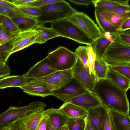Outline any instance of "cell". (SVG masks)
I'll return each instance as SVG.
<instances>
[{"instance_id": "1", "label": "cell", "mask_w": 130, "mask_h": 130, "mask_svg": "<svg viewBox=\"0 0 130 130\" xmlns=\"http://www.w3.org/2000/svg\"><path fill=\"white\" fill-rule=\"evenodd\" d=\"M92 92L106 109L129 115L126 91L117 87L107 78L96 81Z\"/></svg>"}, {"instance_id": "2", "label": "cell", "mask_w": 130, "mask_h": 130, "mask_svg": "<svg viewBox=\"0 0 130 130\" xmlns=\"http://www.w3.org/2000/svg\"><path fill=\"white\" fill-rule=\"evenodd\" d=\"M42 11V15L37 19L38 24L52 23L66 19L78 11L73 8L69 3L64 0L40 7Z\"/></svg>"}, {"instance_id": "3", "label": "cell", "mask_w": 130, "mask_h": 130, "mask_svg": "<svg viewBox=\"0 0 130 130\" xmlns=\"http://www.w3.org/2000/svg\"><path fill=\"white\" fill-rule=\"evenodd\" d=\"M60 37H66L78 43L90 46L93 40L71 21L64 19L52 23L51 27Z\"/></svg>"}, {"instance_id": "4", "label": "cell", "mask_w": 130, "mask_h": 130, "mask_svg": "<svg viewBox=\"0 0 130 130\" xmlns=\"http://www.w3.org/2000/svg\"><path fill=\"white\" fill-rule=\"evenodd\" d=\"M46 105L38 101L21 107L11 106L0 114V127H7L16 121L41 109L44 108Z\"/></svg>"}, {"instance_id": "5", "label": "cell", "mask_w": 130, "mask_h": 130, "mask_svg": "<svg viewBox=\"0 0 130 130\" xmlns=\"http://www.w3.org/2000/svg\"><path fill=\"white\" fill-rule=\"evenodd\" d=\"M46 57L51 67L57 71L72 69L77 58L74 52L61 46L49 53Z\"/></svg>"}, {"instance_id": "6", "label": "cell", "mask_w": 130, "mask_h": 130, "mask_svg": "<svg viewBox=\"0 0 130 130\" xmlns=\"http://www.w3.org/2000/svg\"><path fill=\"white\" fill-rule=\"evenodd\" d=\"M103 59L108 66L130 64V45L113 42L104 54Z\"/></svg>"}, {"instance_id": "7", "label": "cell", "mask_w": 130, "mask_h": 130, "mask_svg": "<svg viewBox=\"0 0 130 130\" xmlns=\"http://www.w3.org/2000/svg\"><path fill=\"white\" fill-rule=\"evenodd\" d=\"M66 19L74 23L93 41L102 34L101 29L94 22L82 12L78 11Z\"/></svg>"}, {"instance_id": "8", "label": "cell", "mask_w": 130, "mask_h": 130, "mask_svg": "<svg viewBox=\"0 0 130 130\" xmlns=\"http://www.w3.org/2000/svg\"><path fill=\"white\" fill-rule=\"evenodd\" d=\"M89 91L74 78L61 88L52 91V95L65 102Z\"/></svg>"}, {"instance_id": "9", "label": "cell", "mask_w": 130, "mask_h": 130, "mask_svg": "<svg viewBox=\"0 0 130 130\" xmlns=\"http://www.w3.org/2000/svg\"><path fill=\"white\" fill-rule=\"evenodd\" d=\"M72 70L73 77L88 91L92 92L96 82L95 79L78 57Z\"/></svg>"}, {"instance_id": "10", "label": "cell", "mask_w": 130, "mask_h": 130, "mask_svg": "<svg viewBox=\"0 0 130 130\" xmlns=\"http://www.w3.org/2000/svg\"><path fill=\"white\" fill-rule=\"evenodd\" d=\"M41 31L36 27L30 30L20 32L12 42V49L11 54L34 44L35 39Z\"/></svg>"}, {"instance_id": "11", "label": "cell", "mask_w": 130, "mask_h": 130, "mask_svg": "<svg viewBox=\"0 0 130 130\" xmlns=\"http://www.w3.org/2000/svg\"><path fill=\"white\" fill-rule=\"evenodd\" d=\"M73 76L72 69L56 71L43 78L48 89L53 91L58 90L70 81Z\"/></svg>"}, {"instance_id": "12", "label": "cell", "mask_w": 130, "mask_h": 130, "mask_svg": "<svg viewBox=\"0 0 130 130\" xmlns=\"http://www.w3.org/2000/svg\"><path fill=\"white\" fill-rule=\"evenodd\" d=\"M20 88L29 95L43 97L52 95V91L43 78L34 79Z\"/></svg>"}, {"instance_id": "13", "label": "cell", "mask_w": 130, "mask_h": 130, "mask_svg": "<svg viewBox=\"0 0 130 130\" xmlns=\"http://www.w3.org/2000/svg\"><path fill=\"white\" fill-rule=\"evenodd\" d=\"M64 102H68L75 105L86 111L101 105L98 98L92 92L89 91L69 99Z\"/></svg>"}, {"instance_id": "14", "label": "cell", "mask_w": 130, "mask_h": 130, "mask_svg": "<svg viewBox=\"0 0 130 130\" xmlns=\"http://www.w3.org/2000/svg\"><path fill=\"white\" fill-rule=\"evenodd\" d=\"M56 71L51 67L46 57L36 63L23 75L28 78L37 79L45 77Z\"/></svg>"}, {"instance_id": "15", "label": "cell", "mask_w": 130, "mask_h": 130, "mask_svg": "<svg viewBox=\"0 0 130 130\" xmlns=\"http://www.w3.org/2000/svg\"><path fill=\"white\" fill-rule=\"evenodd\" d=\"M107 109L102 105L87 111V118L94 130H103Z\"/></svg>"}, {"instance_id": "16", "label": "cell", "mask_w": 130, "mask_h": 130, "mask_svg": "<svg viewBox=\"0 0 130 130\" xmlns=\"http://www.w3.org/2000/svg\"><path fill=\"white\" fill-rule=\"evenodd\" d=\"M113 42V37L108 32L102 33L100 37L94 40L90 46L95 54L96 59H102L106 51Z\"/></svg>"}, {"instance_id": "17", "label": "cell", "mask_w": 130, "mask_h": 130, "mask_svg": "<svg viewBox=\"0 0 130 130\" xmlns=\"http://www.w3.org/2000/svg\"><path fill=\"white\" fill-rule=\"evenodd\" d=\"M43 116L46 117L56 130H60L66 125L69 118L60 112L58 109L52 108L44 110Z\"/></svg>"}, {"instance_id": "18", "label": "cell", "mask_w": 130, "mask_h": 130, "mask_svg": "<svg viewBox=\"0 0 130 130\" xmlns=\"http://www.w3.org/2000/svg\"><path fill=\"white\" fill-rule=\"evenodd\" d=\"M58 109L69 118H79L85 120L87 116V111L77 105L68 102H64Z\"/></svg>"}, {"instance_id": "19", "label": "cell", "mask_w": 130, "mask_h": 130, "mask_svg": "<svg viewBox=\"0 0 130 130\" xmlns=\"http://www.w3.org/2000/svg\"><path fill=\"white\" fill-rule=\"evenodd\" d=\"M106 78L124 91H127L130 88V79L108 67Z\"/></svg>"}, {"instance_id": "20", "label": "cell", "mask_w": 130, "mask_h": 130, "mask_svg": "<svg viewBox=\"0 0 130 130\" xmlns=\"http://www.w3.org/2000/svg\"><path fill=\"white\" fill-rule=\"evenodd\" d=\"M34 79L22 75L8 76L0 79V89L11 87H20Z\"/></svg>"}, {"instance_id": "21", "label": "cell", "mask_w": 130, "mask_h": 130, "mask_svg": "<svg viewBox=\"0 0 130 130\" xmlns=\"http://www.w3.org/2000/svg\"><path fill=\"white\" fill-rule=\"evenodd\" d=\"M44 108L41 109L20 120L28 130H36L43 117Z\"/></svg>"}, {"instance_id": "22", "label": "cell", "mask_w": 130, "mask_h": 130, "mask_svg": "<svg viewBox=\"0 0 130 130\" xmlns=\"http://www.w3.org/2000/svg\"><path fill=\"white\" fill-rule=\"evenodd\" d=\"M11 18L20 32L33 29L38 24L37 19L26 16L14 17Z\"/></svg>"}, {"instance_id": "23", "label": "cell", "mask_w": 130, "mask_h": 130, "mask_svg": "<svg viewBox=\"0 0 130 130\" xmlns=\"http://www.w3.org/2000/svg\"><path fill=\"white\" fill-rule=\"evenodd\" d=\"M108 110L117 130H130L129 115Z\"/></svg>"}, {"instance_id": "24", "label": "cell", "mask_w": 130, "mask_h": 130, "mask_svg": "<svg viewBox=\"0 0 130 130\" xmlns=\"http://www.w3.org/2000/svg\"><path fill=\"white\" fill-rule=\"evenodd\" d=\"M36 27L41 31L34 41V44H42L48 40L60 37L59 34L52 28L46 27L43 24H38Z\"/></svg>"}, {"instance_id": "25", "label": "cell", "mask_w": 130, "mask_h": 130, "mask_svg": "<svg viewBox=\"0 0 130 130\" xmlns=\"http://www.w3.org/2000/svg\"><path fill=\"white\" fill-rule=\"evenodd\" d=\"M94 13L96 21L102 33L108 32L111 35H113L120 32L96 9Z\"/></svg>"}, {"instance_id": "26", "label": "cell", "mask_w": 130, "mask_h": 130, "mask_svg": "<svg viewBox=\"0 0 130 130\" xmlns=\"http://www.w3.org/2000/svg\"><path fill=\"white\" fill-rule=\"evenodd\" d=\"M95 8H107L124 5L129 6L128 0H92Z\"/></svg>"}, {"instance_id": "27", "label": "cell", "mask_w": 130, "mask_h": 130, "mask_svg": "<svg viewBox=\"0 0 130 130\" xmlns=\"http://www.w3.org/2000/svg\"><path fill=\"white\" fill-rule=\"evenodd\" d=\"M108 69V65L102 58L95 59L94 65V72L96 81L98 80L106 78Z\"/></svg>"}, {"instance_id": "28", "label": "cell", "mask_w": 130, "mask_h": 130, "mask_svg": "<svg viewBox=\"0 0 130 130\" xmlns=\"http://www.w3.org/2000/svg\"><path fill=\"white\" fill-rule=\"evenodd\" d=\"M103 15L109 13L116 14L124 15L130 17V6H120L107 8H95Z\"/></svg>"}, {"instance_id": "29", "label": "cell", "mask_w": 130, "mask_h": 130, "mask_svg": "<svg viewBox=\"0 0 130 130\" xmlns=\"http://www.w3.org/2000/svg\"><path fill=\"white\" fill-rule=\"evenodd\" d=\"M103 15L108 21L119 31L123 23L126 19L130 18L124 15L114 13L108 14Z\"/></svg>"}, {"instance_id": "30", "label": "cell", "mask_w": 130, "mask_h": 130, "mask_svg": "<svg viewBox=\"0 0 130 130\" xmlns=\"http://www.w3.org/2000/svg\"><path fill=\"white\" fill-rule=\"evenodd\" d=\"M18 8L22 14L29 17L37 19L42 14V11L39 7L26 6Z\"/></svg>"}, {"instance_id": "31", "label": "cell", "mask_w": 130, "mask_h": 130, "mask_svg": "<svg viewBox=\"0 0 130 130\" xmlns=\"http://www.w3.org/2000/svg\"><path fill=\"white\" fill-rule=\"evenodd\" d=\"M20 32H11L8 31L2 23H0V43L6 44L12 42Z\"/></svg>"}, {"instance_id": "32", "label": "cell", "mask_w": 130, "mask_h": 130, "mask_svg": "<svg viewBox=\"0 0 130 130\" xmlns=\"http://www.w3.org/2000/svg\"><path fill=\"white\" fill-rule=\"evenodd\" d=\"M66 125L68 130H85V120L79 118H69Z\"/></svg>"}, {"instance_id": "33", "label": "cell", "mask_w": 130, "mask_h": 130, "mask_svg": "<svg viewBox=\"0 0 130 130\" xmlns=\"http://www.w3.org/2000/svg\"><path fill=\"white\" fill-rule=\"evenodd\" d=\"M0 23H2L6 30L9 32H20L11 18L9 17L0 15Z\"/></svg>"}, {"instance_id": "34", "label": "cell", "mask_w": 130, "mask_h": 130, "mask_svg": "<svg viewBox=\"0 0 130 130\" xmlns=\"http://www.w3.org/2000/svg\"><path fill=\"white\" fill-rule=\"evenodd\" d=\"M111 35L114 42L130 45V30Z\"/></svg>"}, {"instance_id": "35", "label": "cell", "mask_w": 130, "mask_h": 130, "mask_svg": "<svg viewBox=\"0 0 130 130\" xmlns=\"http://www.w3.org/2000/svg\"><path fill=\"white\" fill-rule=\"evenodd\" d=\"M87 47L88 55L87 63L89 68V73L95 79L94 65L96 56L92 47L90 46H87Z\"/></svg>"}, {"instance_id": "36", "label": "cell", "mask_w": 130, "mask_h": 130, "mask_svg": "<svg viewBox=\"0 0 130 130\" xmlns=\"http://www.w3.org/2000/svg\"><path fill=\"white\" fill-rule=\"evenodd\" d=\"M74 52L77 56L79 58L84 66L89 73V68L87 63L88 55L87 46H79L76 48Z\"/></svg>"}, {"instance_id": "37", "label": "cell", "mask_w": 130, "mask_h": 130, "mask_svg": "<svg viewBox=\"0 0 130 130\" xmlns=\"http://www.w3.org/2000/svg\"><path fill=\"white\" fill-rule=\"evenodd\" d=\"M0 15L7 16L10 18L26 16L20 12L18 8L13 9L1 6H0Z\"/></svg>"}, {"instance_id": "38", "label": "cell", "mask_w": 130, "mask_h": 130, "mask_svg": "<svg viewBox=\"0 0 130 130\" xmlns=\"http://www.w3.org/2000/svg\"><path fill=\"white\" fill-rule=\"evenodd\" d=\"M12 49L11 42L6 44L0 43V55L6 63L11 55Z\"/></svg>"}, {"instance_id": "39", "label": "cell", "mask_w": 130, "mask_h": 130, "mask_svg": "<svg viewBox=\"0 0 130 130\" xmlns=\"http://www.w3.org/2000/svg\"><path fill=\"white\" fill-rule=\"evenodd\" d=\"M108 67L130 79V64L126 65L108 66Z\"/></svg>"}, {"instance_id": "40", "label": "cell", "mask_w": 130, "mask_h": 130, "mask_svg": "<svg viewBox=\"0 0 130 130\" xmlns=\"http://www.w3.org/2000/svg\"><path fill=\"white\" fill-rule=\"evenodd\" d=\"M103 130H117L108 109H107Z\"/></svg>"}, {"instance_id": "41", "label": "cell", "mask_w": 130, "mask_h": 130, "mask_svg": "<svg viewBox=\"0 0 130 130\" xmlns=\"http://www.w3.org/2000/svg\"><path fill=\"white\" fill-rule=\"evenodd\" d=\"M60 0H36L28 6L38 7H41L58 2Z\"/></svg>"}, {"instance_id": "42", "label": "cell", "mask_w": 130, "mask_h": 130, "mask_svg": "<svg viewBox=\"0 0 130 130\" xmlns=\"http://www.w3.org/2000/svg\"><path fill=\"white\" fill-rule=\"evenodd\" d=\"M8 127L10 130H28L22 124L20 120L15 121Z\"/></svg>"}, {"instance_id": "43", "label": "cell", "mask_w": 130, "mask_h": 130, "mask_svg": "<svg viewBox=\"0 0 130 130\" xmlns=\"http://www.w3.org/2000/svg\"><path fill=\"white\" fill-rule=\"evenodd\" d=\"M36 0H13L11 2L17 7L28 6Z\"/></svg>"}, {"instance_id": "44", "label": "cell", "mask_w": 130, "mask_h": 130, "mask_svg": "<svg viewBox=\"0 0 130 130\" xmlns=\"http://www.w3.org/2000/svg\"><path fill=\"white\" fill-rule=\"evenodd\" d=\"M10 70L9 67L6 64L4 67H0V78L9 76Z\"/></svg>"}, {"instance_id": "45", "label": "cell", "mask_w": 130, "mask_h": 130, "mask_svg": "<svg viewBox=\"0 0 130 130\" xmlns=\"http://www.w3.org/2000/svg\"><path fill=\"white\" fill-rule=\"evenodd\" d=\"M71 2L77 5H84L88 7L92 4V0H69Z\"/></svg>"}, {"instance_id": "46", "label": "cell", "mask_w": 130, "mask_h": 130, "mask_svg": "<svg viewBox=\"0 0 130 130\" xmlns=\"http://www.w3.org/2000/svg\"><path fill=\"white\" fill-rule=\"evenodd\" d=\"M130 18L126 19L122 24L119 31L120 32L130 30Z\"/></svg>"}, {"instance_id": "47", "label": "cell", "mask_w": 130, "mask_h": 130, "mask_svg": "<svg viewBox=\"0 0 130 130\" xmlns=\"http://www.w3.org/2000/svg\"><path fill=\"white\" fill-rule=\"evenodd\" d=\"M47 122V118L46 117L43 116L36 130H46Z\"/></svg>"}, {"instance_id": "48", "label": "cell", "mask_w": 130, "mask_h": 130, "mask_svg": "<svg viewBox=\"0 0 130 130\" xmlns=\"http://www.w3.org/2000/svg\"><path fill=\"white\" fill-rule=\"evenodd\" d=\"M0 6L13 9L18 8L11 2L8 0H0Z\"/></svg>"}, {"instance_id": "49", "label": "cell", "mask_w": 130, "mask_h": 130, "mask_svg": "<svg viewBox=\"0 0 130 130\" xmlns=\"http://www.w3.org/2000/svg\"><path fill=\"white\" fill-rule=\"evenodd\" d=\"M85 130H94L91 126L87 118L85 119Z\"/></svg>"}, {"instance_id": "50", "label": "cell", "mask_w": 130, "mask_h": 130, "mask_svg": "<svg viewBox=\"0 0 130 130\" xmlns=\"http://www.w3.org/2000/svg\"><path fill=\"white\" fill-rule=\"evenodd\" d=\"M46 130H56L52 125L47 120V127Z\"/></svg>"}, {"instance_id": "51", "label": "cell", "mask_w": 130, "mask_h": 130, "mask_svg": "<svg viewBox=\"0 0 130 130\" xmlns=\"http://www.w3.org/2000/svg\"><path fill=\"white\" fill-rule=\"evenodd\" d=\"M6 64V63L5 62L3 58L0 55V67H4Z\"/></svg>"}, {"instance_id": "52", "label": "cell", "mask_w": 130, "mask_h": 130, "mask_svg": "<svg viewBox=\"0 0 130 130\" xmlns=\"http://www.w3.org/2000/svg\"><path fill=\"white\" fill-rule=\"evenodd\" d=\"M60 130H68V129L67 126L66 125L62 127Z\"/></svg>"}, {"instance_id": "53", "label": "cell", "mask_w": 130, "mask_h": 130, "mask_svg": "<svg viewBox=\"0 0 130 130\" xmlns=\"http://www.w3.org/2000/svg\"><path fill=\"white\" fill-rule=\"evenodd\" d=\"M7 127H0V130H5Z\"/></svg>"}, {"instance_id": "54", "label": "cell", "mask_w": 130, "mask_h": 130, "mask_svg": "<svg viewBox=\"0 0 130 130\" xmlns=\"http://www.w3.org/2000/svg\"><path fill=\"white\" fill-rule=\"evenodd\" d=\"M5 130H10L9 128V127H7L6 128Z\"/></svg>"}]
</instances>
